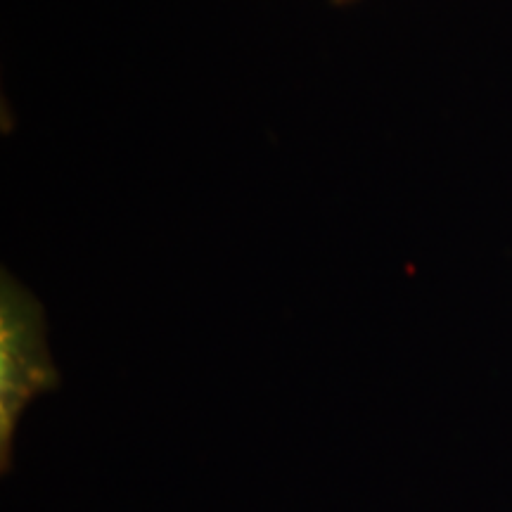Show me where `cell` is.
<instances>
[{"instance_id":"1","label":"cell","mask_w":512,"mask_h":512,"mask_svg":"<svg viewBox=\"0 0 512 512\" xmlns=\"http://www.w3.org/2000/svg\"><path fill=\"white\" fill-rule=\"evenodd\" d=\"M60 384L48 349L41 304L15 278L0 283V467L12 470V439L17 422L36 396Z\"/></svg>"},{"instance_id":"2","label":"cell","mask_w":512,"mask_h":512,"mask_svg":"<svg viewBox=\"0 0 512 512\" xmlns=\"http://www.w3.org/2000/svg\"><path fill=\"white\" fill-rule=\"evenodd\" d=\"M332 3H337V5H344V3H351V0H332Z\"/></svg>"}]
</instances>
